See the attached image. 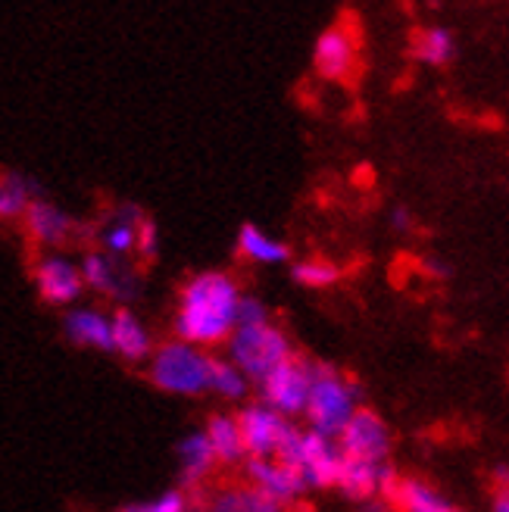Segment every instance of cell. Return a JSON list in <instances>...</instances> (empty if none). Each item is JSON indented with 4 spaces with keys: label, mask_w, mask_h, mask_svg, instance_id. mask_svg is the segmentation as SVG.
Instances as JSON below:
<instances>
[{
    "label": "cell",
    "mask_w": 509,
    "mask_h": 512,
    "mask_svg": "<svg viewBox=\"0 0 509 512\" xmlns=\"http://www.w3.org/2000/svg\"><path fill=\"white\" fill-rule=\"evenodd\" d=\"M238 285L225 272H200L182 291V310L175 319V331L182 344H219L235 331Z\"/></svg>",
    "instance_id": "obj_1"
},
{
    "label": "cell",
    "mask_w": 509,
    "mask_h": 512,
    "mask_svg": "<svg viewBox=\"0 0 509 512\" xmlns=\"http://www.w3.org/2000/svg\"><path fill=\"white\" fill-rule=\"evenodd\" d=\"M356 400H360V388L350 378H344L328 363H313L307 406H303L310 431L322 434V438H338L341 428L356 413Z\"/></svg>",
    "instance_id": "obj_2"
},
{
    "label": "cell",
    "mask_w": 509,
    "mask_h": 512,
    "mask_svg": "<svg viewBox=\"0 0 509 512\" xmlns=\"http://www.w3.org/2000/svg\"><path fill=\"white\" fill-rule=\"evenodd\" d=\"M228 353H232V363L247 381H263L275 366H282L291 350V341L282 328H275L269 322L263 325H250V328H235L232 341H228Z\"/></svg>",
    "instance_id": "obj_3"
},
{
    "label": "cell",
    "mask_w": 509,
    "mask_h": 512,
    "mask_svg": "<svg viewBox=\"0 0 509 512\" xmlns=\"http://www.w3.org/2000/svg\"><path fill=\"white\" fill-rule=\"evenodd\" d=\"M150 381L169 394H203L210 391V356L191 344L169 341L150 360Z\"/></svg>",
    "instance_id": "obj_4"
},
{
    "label": "cell",
    "mask_w": 509,
    "mask_h": 512,
    "mask_svg": "<svg viewBox=\"0 0 509 512\" xmlns=\"http://www.w3.org/2000/svg\"><path fill=\"white\" fill-rule=\"evenodd\" d=\"M310 375L313 363L307 356L291 353L282 366H275L263 381H260V394L269 409H275L278 416H297L307 406V391H310Z\"/></svg>",
    "instance_id": "obj_5"
},
{
    "label": "cell",
    "mask_w": 509,
    "mask_h": 512,
    "mask_svg": "<svg viewBox=\"0 0 509 512\" xmlns=\"http://www.w3.org/2000/svg\"><path fill=\"white\" fill-rule=\"evenodd\" d=\"M391 450V431L378 413L366 406H356V413L338 434V453L350 459H366V463H385Z\"/></svg>",
    "instance_id": "obj_6"
},
{
    "label": "cell",
    "mask_w": 509,
    "mask_h": 512,
    "mask_svg": "<svg viewBox=\"0 0 509 512\" xmlns=\"http://www.w3.org/2000/svg\"><path fill=\"white\" fill-rule=\"evenodd\" d=\"M238 431H241V447L244 453H250L253 459H272L275 447L282 441V434L288 428V419L278 416L275 409H269L266 403H250L235 416Z\"/></svg>",
    "instance_id": "obj_7"
},
{
    "label": "cell",
    "mask_w": 509,
    "mask_h": 512,
    "mask_svg": "<svg viewBox=\"0 0 509 512\" xmlns=\"http://www.w3.org/2000/svg\"><path fill=\"white\" fill-rule=\"evenodd\" d=\"M356 57H360V41H356L353 29H347V25H332V29H325L313 50L316 72L322 79H335V82L347 79V75L356 69Z\"/></svg>",
    "instance_id": "obj_8"
},
{
    "label": "cell",
    "mask_w": 509,
    "mask_h": 512,
    "mask_svg": "<svg viewBox=\"0 0 509 512\" xmlns=\"http://www.w3.org/2000/svg\"><path fill=\"white\" fill-rule=\"evenodd\" d=\"M247 475H250V488L260 491L266 500H272L275 506L282 503H294L303 488H307V481H303V475L294 469V466H285L278 463V459H250L247 466Z\"/></svg>",
    "instance_id": "obj_9"
},
{
    "label": "cell",
    "mask_w": 509,
    "mask_h": 512,
    "mask_svg": "<svg viewBox=\"0 0 509 512\" xmlns=\"http://www.w3.org/2000/svg\"><path fill=\"white\" fill-rule=\"evenodd\" d=\"M341 453L332 438H322L316 431H303V447H300V475L307 481V488H335L338 481Z\"/></svg>",
    "instance_id": "obj_10"
},
{
    "label": "cell",
    "mask_w": 509,
    "mask_h": 512,
    "mask_svg": "<svg viewBox=\"0 0 509 512\" xmlns=\"http://www.w3.org/2000/svg\"><path fill=\"white\" fill-rule=\"evenodd\" d=\"M35 285H38L41 297L54 306L75 303L85 288L79 269H75L69 260H63V256H54V253L44 256V260L35 266Z\"/></svg>",
    "instance_id": "obj_11"
},
{
    "label": "cell",
    "mask_w": 509,
    "mask_h": 512,
    "mask_svg": "<svg viewBox=\"0 0 509 512\" xmlns=\"http://www.w3.org/2000/svg\"><path fill=\"white\" fill-rule=\"evenodd\" d=\"M79 275H82V285H88V288H94V291H100V294H110V297H116L119 303L132 300L135 291H138V288H135V278H132L129 272H122V269L116 266L113 256L97 253V250L85 253Z\"/></svg>",
    "instance_id": "obj_12"
},
{
    "label": "cell",
    "mask_w": 509,
    "mask_h": 512,
    "mask_svg": "<svg viewBox=\"0 0 509 512\" xmlns=\"http://www.w3.org/2000/svg\"><path fill=\"white\" fill-rule=\"evenodd\" d=\"M110 341H113V350L122 353L129 363H141L150 356V350H154V344H150V335L147 328L141 325V319L132 313V310H116L110 316Z\"/></svg>",
    "instance_id": "obj_13"
},
{
    "label": "cell",
    "mask_w": 509,
    "mask_h": 512,
    "mask_svg": "<svg viewBox=\"0 0 509 512\" xmlns=\"http://www.w3.org/2000/svg\"><path fill=\"white\" fill-rule=\"evenodd\" d=\"M22 219H25V228H29V235L44 247L63 244L69 238V232H72V219L63 210H57L54 203H47L41 197L32 200V207L25 210Z\"/></svg>",
    "instance_id": "obj_14"
},
{
    "label": "cell",
    "mask_w": 509,
    "mask_h": 512,
    "mask_svg": "<svg viewBox=\"0 0 509 512\" xmlns=\"http://www.w3.org/2000/svg\"><path fill=\"white\" fill-rule=\"evenodd\" d=\"M381 466H385V463H381ZM381 466L366 463V459L341 456L335 488H341L344 497H350V500H372L378 494V469Z\"/></svg>",
    "instance_id": "obj_15"
},
{
    "label": "cell",
    "mask_w": 509,
    "mask_h": 512,
    "mask_svg": "<svg viewBox=\"0 0 509 512\" xmlns=\"http://www.w3.org/2000/svg\"><path fill=\"white\" fill-rule=\"evenodd\" d=\"M66 335L82 344V347H94V350H113L110 341V319L97 310H72L66 316Z\"/></svg>",
    "instance_id": "obj_16"
},
{
    "label": "cell",
    "mask_w": 509,
    "mask_h": 512,
    "mask_svg": "<svg viewBox=\"0 0 509 512\" xmlns=\"http://www.w3.org/2000/svg\"><path fill=\"white\" fill-rule=\"evenodd\" d=\"M194 512H282L272 500H266L260 491H253L250 484L247 488H225L216 491L213 497H207L200 503V509Z\"/></svg>",
    "instance_id": "obj_17"
},
{
    "label": "cell",
    "mask_w": 509,
    "mask_h": 512,
    "mask_svg": "<svg viewBox=\"0 0 509 512\" xmlns=\"http://www.w3.org/2000/svg\"><path fill=\"white\" fill-rule=\"evenodd\" d=\"M178 456H182V484L185 488H197L216 463L213 450L207 444V434L203 431H191L188 438L178 444Z\"/></svg>",
    "instance_id": "obj_18"
},
{
    "label": "cell",
    "mask_w": 509,
    "mask_h": 512,
    "mask_svg": "<svg viewBox=\"0 0 509 512\" xmlns=\"http://www.w3.org/2000/svg\"><path fill=\"white\" fill-rule=\"evenodd\" d=\"M32 200H35V188L29 178L10 169H0V219L4 222L22 219L25 210L32 207Z\"/></svg>",
    "instance_id": "obj_19"
},
{
    "label": "cell",
    "mask_w": 509,
    "mask_h": 512,
    "mask_svg": "<svg viewBox=\"0 0 509 512\" xmlns=\"http://www.w3.org/2000/svg\"><path fill=\"white\" fill-rule=\"evenodd\" d=\"M207 444L213 450V459H219V463H238V459L244 456V447H241V431H238V422L235 416H210L207 422Z\"/></svg>",
    "instance_id": "obj_20"
},
{
    "label": "cell",
    "mask_w": 509,
    "mask_h": 512,
    "mask_svg": "<svg viewBox=\"0 0 509 512\" xmlns=\"http://www.w3.org/2000/svg\"><path fill=\"white\" fill-rule=\"evenodd\" d=\"M238 250L247 256V260H253V263H285V260H291V250L282 241L269 238L263 228H257L253 222L241 225Z\"/></svg>",
    "instance_id": "obj_21"
},
{
    "label": "cell",
    "mask_w": 509,
    "mask_h": 512,
    "mask_svg": "<svg viewBox=\"0 0 509 512\" xmlns=\"http://www.w3.org/2000/svg\"><path fill=\"white\" fill-rule=\"evenodd\" d=\"M394 506H400L403 512H460L456 506H450L444 497H438L428 484L416 481V478H403L400 481V491Z\"/></svg>",
    "instance_id": "obj_22"
},
{
    "label": "cell",
    "mask_w": 509,
    "mask_h": 512,
    "mask_svg": "<svg viewBox=\"0 0 509 512\" xmlns=\"http://www.w3.org/2000/svg\"><path fill=\"white\" fill-rule=\"evenodd\" d=\"M413 54L422 63L444 66L456 54V41H453V35L447 29H441V25H435V29H419L413 35Z\"/></svg>",
    "instance_id": "obj_23"
},
{
    "label": "cell",
    "mask_w": 509,
    "mask_h": 512,
    "mask_svg": "<svg viewBox=\"0 0 509 512\" xmlns=\"http://www.w3.org/2000/svg\"><path fill=\"white\" fill-rule=\"evenodd\" d=\"M247 378L228 363V360H213L210 356V391L228 397V400H241L247 394Z\"/></svg>",
    "instance_id": "obj_24"
},
{
    "label": "cell",
    "mask_w": 509,
    "mask_h": 512,
    "mask_svg": "<svg viewBox=\"0 0 509 512\" xmlns=\"http://www.w3.org/2000/svg\"><path fill=\"white\" fill-rule=\"evenodd\" d=\"M291 275L303 288H328L338 281V269L328 260H303L291 266Z\"/></svg>",
    "instance_id": "obj_25"
},
{
    "label": "cell",
    "mask_w": 509,
    "mask_h": 512,
    "mask_svg": "<svg viewBox=\"0 0 509 512\" xmlns=\"http://www.w3.org/2000/svg\"><path fill=\"white\" fill-rule=\"evenodd\" d=\"M107 247V256H125L135 250V225L125 222V219H116L104 235H100Z\"/></svg>",
    "instance_id": "obj_26"
},
{
    "label": "cell",
    "mask_w": 509,
    "mask_h": 512,
    "mask_svg": "<svg viewBox=\"0 0 509 512\" xmlns=\"http://www.w3.org/2000/svg\"><path fill=\"white\" fill-rule=\"evenodd\" d=\"M119 512H188V497H185V491H166L157 500L122 506Z\"/></svg>",
    "instance_id": "obj_27"
},
{
    "label": "cell",
    "mask_w": 509,
    "mask_h": 512,
    "mask_svg": "<svg viewBox=\"0 0 509 512\" xmlns=\"http://www.w3.org/2000/svg\"><path fill=\"white\" fill-rule=\"evenodd\" d=\"M263 322H269V310L263 306V300L241 297L238 310H235V328H250V325H263Z\"/></svg>",
    "instance_id": "obj_28"
},
{
    "label": "cell",
    "mask_w": 509,
    "mask_h": 512,
    "mask_svg": "<svg viewBox=\"0 0 509 512\" xmlns=\"http://www.w3.org/2000/svg\"><path fill=\"white\" fill-rule=\"evenodd\" d=\"M135 250H138V256L141 260H154L157 256V222L154 219H141L138 225H135Z\"/></svg>",
    "instance_id": "obj_29"
},
{
    "label": "cell",
    "mask_w": 509,
    "mask_h": 512,
    "mask_svg": "<svg viewBox=\"0 0 509 512\" xmlns=\"http://www.w3.org/2000/svg\"><path fill=\"white\" fill-rule=\"evenodd\" d=\"M422 272L428 275V278H435V281H444V278H450V266H444L438 256H428V260L422 263Z\"/></svg>",
    "instance_id": "obj_30"
},
{
    "label": "cell",
    "mask_w": 509,
    "mask_h": 512,
    "mask_svg": "<svg viewBox=\"0 0 509 512\" xmlns=\"http://www.w3.org/2000/svg\"><path fill=\"white\" fill-rule=\"evenodd\" d=\"M391 225L397 228V232H406V228L413 225V219H410V210H403V207H397L394 213H391Z\"/></svg>",
    "instance_id": "obj_31"
},
{
    "label": "cell",
    "mask_w": 509,
    "mask_h": 512,
    "mask_svg": "<svg viewBox=\"0 0 509 512\" xmlns=\"http://www.w3.org/2000/svg\"><path fill=\"white\" fill-rule=\"evenodd\" d=\"M506 478H509V472H506V463H503V466L494 469V488L497 491H506Z\"/></svg>",
    "instance_id": "obj_32"
},
{
    "label": "cell",
    "mask_w": 509,
    "mask_h": 512,
    "mask_svg": "<svg viewBox=\"0 0 509 512\" xmlns=\"http://www.w3.org/2000/svg\"><path fill=\"white\" fill-rule=\"evenodd\" d=\"M494 512H509V497H506V491H497V497H494Z\"/></svg>",
    "instance_id": "obj_33"
}]
</instances>
